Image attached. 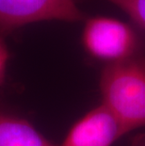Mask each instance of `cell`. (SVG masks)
I'll list each match as a JSON object with an SVG mask.
<instances>
[{"label":"cell","instance_id":"obj_4","mask_svg":"<svg viewBox=\"0 0 145 146\" xmlns=\"http://www.w3.org/2000/svg\"><path fill=\"white\" fill-rule=\"evenodd\" d=\"M122 136L118 122L101 104L80 117L58 146H112Z\"/></svg>","mask_w":145,"mask_h":146},{"label":"cell","instance_id":"obj_1","mask_svg":"<svg viewBox=\"0 0 145 146\" xmlns=\"http://www.w3.org/2000/svg\"><path fill=\"white\" fill-rule=\"evenodd\" d=\"M99 91L102 105L123 135L145 128V47L127 60L102 67Z\"/></svg>","mask_w":145,"mask_h":146},{"label":"cell","instance_id":"obj_3","mask_svg":"<svg viewBox=\"0 0 145 146\" xmlns=\"http://www.w3.org/2000/svg\"><path fill=\"white\" fill-rule=\"evenodd\" d=\"M76 0H0V35L42 21H85Z\"/></svg>","mask_w":145,"mask_h":146},{"label":"cell","instance_id":"obj_2","mask_svg":"<svg viewBox=\"0 0 145 146\" xmlns=\"http://www.w3.org/2000/svg\"><path fill=\"white\" fill-rule=\"evenodd\" d=\"M86 54L103 66L121 62L145 47V40L135 26L109 16L86 18L81 34Z\"/></svg>","mask_w":145,"mask_h":146},{"label":"cell","instance_id":"obj_6","mask_svg":"<svg viewBox=\"0 0 145 146\" xmlns=\"http://www.w3.org/2000/svg\"><path fill=\"white\" fill-rule=\"evenodd\" d=\"M127 15L140 30L145 32V0H106Z\"/></svg>","mask_w":145,"mask_h":146},{"label":"cell","instance_id":"obj_5","mask_svg":"<svg viewBox=\"0 0 145 146\" xmlns=\"http://www.w3.org/2000/svg\"><path fill=\"white\" fill-rule=\"evenodd\" d=\"M0 146H58L24 118L0 108Z\"/></svg>","mask_w":145,"mask_h":146},{"label":"cell","instance_id":"obj_7","mask_svg":"<svg viewBox=\"0 0 145 146\" xmlns=\"http://www.w3.org/2000/svg\"><path fill=\"white\" fill-rule=\"evenodd\" d=\"M9 60H10V53H9L8 46L6 44L3 36L0 35V87L5 81Z\"/></svg>","mask_w":145,"mask_h":146},{"label":"cell","instance_id":"obj_8","mask_svg":"<svg viewBox=\"0 0 145 146\" xmlns=\"http://www.w3.org/2000/svg\"><path fill=\"white\" fill-rule=\"evenodd\" d=\"M128 146H145V131L135 135L129 142Z\"/></svg>","mask_w":145,"mask_h":146}]
</instances>
